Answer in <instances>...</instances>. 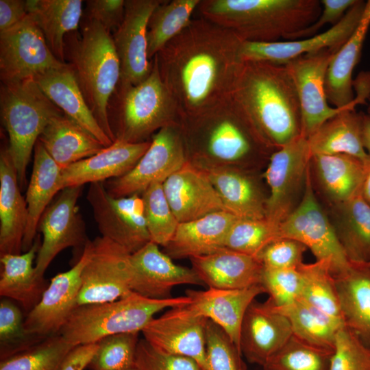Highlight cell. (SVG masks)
Returning <instances> with one entry per match:
<instances>
[{
	"label": "cell",
	"instance_id": "3957f363",
	"mask_svg": "<svg viewBox=\"0 0 370 370\" xmlns=\"http://www.w3.org/2000/svg\"><path fill=\"white\" fill-rule=\"evenodd\" d=\"M204 18L243 42H273L312 24L321 12L318 0H201Z\"/></svg>",
	"mask_w": 370,
	"mask_h": 370
},
{
	"label": "cell",
	"instance_id": "9a60e30c",
	"mask_svg": "<svg viewBox=\"0 0 370 370\" xmlns=\"http://www.w3.org/2000/svg\"><path fill=\"white\" fill-rule=\"evenodd\" d=\"M82 186H70L60 190L40 219L38 230L42 234V241L35 265L40 280L44 281L45 271L62 250L73 247L83 253L88 239L77 205Z\"/></svg>",
	"mask_w": 370,
	"mask_h": 370
},
{
	"label": "cell",
	"instance_id": "816d5d0a",
	"mask_svg": "<svg viewBox=\"0 0 370 370\" xmlns=\"http://www.w3.org/2000/svg\"><path fill=\"white\" fill-rule=\"evenodd\" d=\"M260 284L269 297L267 300L273 306H283L299 298L301 277L298 269L264 267Z\"/></svg>",
	"mask_w": 370,
	"mask_h": 370
},
{
	"label": "cell",
	"instance_id": "8fae6325",
	"mask_svg": "<svg viewBox=\"0 0 370 370\" xmlns=\"http://www.w3.org/2000/svg\"><path fill=\"white\" fill-rule=\"evenodd\" d=\"M186 162L180 124L167 125L152 136L149 147L129 172L103 184L114 197L139 195L153 183H164Z\"/></svg>",
	"mask_w": 370,
	"mask_h": 370
},
{
	"label": "cell",
	"instance_id": "cb8c5ba5",
	"mask_svg": "<svg viewBox=\"0 0 370 370\" xmlns=\"http://www.w3.org/2000/svg\"><path fill=\"white\" fill-rule=\"evenodd\" d=\"M151 141L129 143L116 139L97 153L77 161L61 172V188L103 182L129 172L148 149Z\"/></svg>",
	"mask_w": 370,
	"mask_h": 370
},
{
	"label": "cell",
	"instance_id": "30bf717a",
	"mask_svg": "<svg viewBox=\"0 0 370 370\" xmlns=\"http://www.w3.org/2000/svg\"><path fill=\"white\" fill-rule=\"evenodd\" d=\"M312 153L308 138L300 135L274 151L264 177L269 188L266 219L280 225L300 202Z\"/></svg>",
	"mask_w": 370,
	"mask_h": 370
},
{
	"label": "cell",
	"instance_id": "277c9868",
	"mask_svg": "<svg viewBox=\"0 0 370 370\" xmlns=\"http://www.w3.org/2000/svg\"><path fill=\"white\" fill-rule=\"evenodd\" d=\"M81 32L64 38L67 60L85 100L99 125L114 142L108 107L121 78V66L112 34L95 21L83 18Z\"/></svg>",
	"mask_w": 370,
	"mask_h": 370
},
{
	"label": "cell",
	"instance_id": "6125c7cd",
	"mask_svg": "<svg viewBox=\"0 0 370 370\" xmlns=\"http://www.w3.org/2000/svg\"><path fill=\"white\" fill-rule=\"evenodd\" d=\"M367 114H369L370 116V95H369V104H368V108H367Z\"/></svg>",
	"mask_w": 370,
	"mask_h": 370
},
{
	"label": "cell",
	"instance_id": "7402d4cb",
	"mask_svg": "<svg viewBox=\"0 0 370 370\" xmlns=\"http://www.w3.org/2000/svg\"><path fill=\"white\" fill-rule=\"evenodd\" d=\"M286 317L267 301L254 300L247 308L241 328L240 350L247 360L263 366L292 336Z\"/></svg>",
	"mask_w": 370,
	"mask_h": 370
},
{
	"label": "cell",
	"instance_id": "83f0119b",
	"mask_svg": "<svg viewBox=\"0 0 370 370\" xmlns=\"http://www.w3.org/2000/svg\"><path fill=\"white\" fill-rule=\"evenodd\" d=\"M28 218L17 172L3 147L0 153V256L20 254Z\"/></svg>",
	"mask_w": 370,
	"mask_h": 370
},
{
	"label": "cell",
	"instance_id": "74e56055",
	"mask_svg": "<svg viewBox=\"0 0 370 370\" xmlns=\"http://www.w3.org/2000/svg\"><path fill=\"white\" fill-rule=\"evenodd\" d=\"M40 245V237L37 235L31 248L23 254L0 256L1 296L18 301L29 310L39 301L45 290L44 281L37 278L34 267Z\"/></svg>",
	"mask_w": 370,
	"mask_h": 370
},
{
	"label": "cell",
	"instance_id": "c3c4849f",
	"mask_svg": "<svg viewBox=\"0 0 370 370\" xmlns=\"http://www.w3.org/2000/svg\"><path fill=\"white\" fill-rule=\"evenodd\" d=\"M206 367L204 370H246L239 349L214 322L206 325Z\"/></svg>",
	"mask_w": 370,
	"mask_h": 370
},
{
	"label": "cell",
	"instance_id": "5bb4252c",
	"mask_svg": "<svg viewBox=\"0 0 370 370\" xmlns=\"http://www.w3.org/2000/svg\"><path fill=\"white\" fill-rule=\"evenodd\" d=\"M66 64L54 56L29 14L12 27L0 32L1 83L34 79Z\"/></svg>",
	"mask_w": 370,
	"mask_h": 370
},
{
	"label": "cell",
	"instance_id": "11a10c76",
	"mask_svg": "<svg viewBox=\"0 0 370 370\" xmlns=\"http://www.w3.org/2000/svg\"><path fill=\"white\" fill-rule=\"evenodd\" d=\"M124 0H88L84 18L95 21L111 34L121 25L125 14Z\"/></svg>",
	"mask_w": 370,
	"mask_h": 370
},
{
	"label": "cell",
	"instance_id": "484cf974",
	"mask_svg": "<svg viewBox=\"0 0 370 370\" xmlns=\"http://www.w3.org/2000/svg\"><path fill=\"white\" fill-rule=\"evenodd\" d=\"M190 260L192 269L208 288L233 290L260 284L264 266L256 257L225 247Z\"/></svg>",
	"mask_w": 370,
	"mask_h": 370
},
{
	"label": "cell",
	"instance_id": "bcb514c9",
	"mask_svg": "<svg viewBox=\"0 0 370 370\" xmlns=\"http://www.w3.org/2000/svg\"><path fill=\"white\" fill-rule=\"evenodd\" d=\"M279 238V226L268 219H238L231 227L225 247L258 258L262 250Z\"/></svg>",
	"mask_w": 370,
	"mask_h": 370
},
{
	"label": "cell",
	"instance_id": "4316f807",
	"mask_svg": "<svg viewBox=\"0 0 370 370\" xmlns=\"http://www.w3.org/2000/svg\"><path fill=\"white\" fill-rule=\"evenodd\" d=\"M45 95L64 114L99 140L104 147L113 141L97 121L69 64L34 78Z\"/></svg>",
	"mask_w": 370,
	"mask_h": 370
},
{
	"label": "cell",
	"instance_id": "ee69618b",
	"mask_svg": "<svg viewBox=\"0 0 370 370\" xmlns=\"http://www.w3.org/2000/svg\"><path fill=\"white\" fill-rule=\"evenodd\" d=\"M333 351L312 345L293 334L262 368L264 370H330Z\"/></svg>",
	"mask_w": 370,
	"mask_h": 370
},
{
	"label": "cell",
	"instance_id": "52a82bcc",
	"mask_svg": "<svg viewBox=\"0 0 370 370\" xmlns=\"http://www.w3.org/2000/svg\"><path fill=\"white\" fill-rule=\"evenodd\" d=\"M0 114L8 135V150L16 168L21 189L35 145L54 117L63 114L34 79L1 83Z\"/></svg>",
	"mask_w": 370,
	"mask_h": 370
},
{
	"label": "cell",
	"instance_id": "ba28073f",
	"mask_svg": "<svg viewBox=\"0 0 370 370\" xmlns=\"http://www.w3.org/2000/svg\"><path fill=\"white\" fill-rule=\"evenodd\" d=\"M149 76L136 85L119 84L114 93L117 115L115 139L142 143L163 127L180 124L171 93L162 82L155 58Z\"/></svg>",
	"mask_w": 370,
	"mask_h": 370
},
{
	"label": "cell",
	"instance_id": "ac0fdd59",
	"mask_svg": "<svg viewBox=\"0 0 370 370\" xmlns=\"http://www.w3.org/2000/svg\"><path fill=\"white\" fill-rule=\"evenodd\" d=\"M189 304L169 308L151 319L141 333L143 338L158 350L189 358L204 370L208 319L198 315Z\"/></svg>",
	"mask_w": 370,
	"mask_h": 370
},
{
	"label": "cell",
	"instance_id": "e0dca14e",
	"mask_svg": "<svg viewBox=\"0 0 370 370\" xmlns=\"http://www.w3.org/2000/svg\"><path fill=\"white\" fill-rule=\"evenodd\" d=\"M92 252V241L68 271L57 274L44 291L39 301L29 310L24 326L27 334L38 342L58 334L74 309L81 288L82 271Z\"/></svg>",
	"mask_w": 370,
	"mask_h": 370
},
{
	"label": "cell",
	"instance_id": "91938a15",
	"mask_svg": "<svg viewBox=\"0 0 370 370\" xmlns=\"http://www.w3.org/2000/svg\"><path fill=\"white\" fill-rule=\"evenodd\" d=\"M362 140L364 149L370 158V116L364 113L362 119Z\"/></svg>",
	"mask_w": 370,
	"mask_h": 370
},
{
	"label": "cell",
	"instance_id": "9c48e42d",
	"mask_svg": "<svg viewBox=\"0 0 370 370\" xmlns=\"http://www.w3.org/2000/svg\"><path fill=\"white\" fill-rule=\"evenodd\" d=\"M297 241L310 249L316 260L330 263L333 275L349 269L348 260L328 214L314 193L311 162L302 198L291 214L279 225V238Z\"/></svg>",
	"mask_w": 370,
	"mask_h": 370
},
{
	"label": "cell",
	"instance_id": "8992f818",
	"mask_svg": "<svg viewBox=\"0 0 370 370\" xmlns=\"http://www.w3.org/2000/svg\"><path fill=\"white\" fill-rule=\"evenodd\" d=\"M190 303L187 295L154 299L132 291L113 301L77 306L59 334L77 346L113 334L140 333L159 312Z\"/></svg>",
	"mask_w": 370,
	"mask_h": 370
},
{
	"label": "cell",
	"instance_id": "ab89813d",
	"mask_svg": "<svg viewBox=\"0 0 370 370\" xmlns=\"http://www.w3.org/2000/svg\"><path fill=\"white\" fill-rule=\"evenodd\" d=\"M266 301L286 317L293 335L312 345L334 350L336 334L343 323L325 315L299 298L280 307Z\"/></svg>",
	"mask_w": 370,
	"mask_h": 370
},
{
	"label": "cell",
	"instance_id": "6f0895ef",
	"mask_svg": "<svg viewBox=\"0 0 370 370\" xmlns=\"http://www.w3.org/2000/svg\"><path fill=\"white\" fill-rule=\"evenodd\" d=\"M27 15L26 1L0 0V32L18 24Z\"/></svg>",
	"mask_w": 370,
	"mask_h": 370
},
{
	"label": "cell",
	"instance_id": "f6af8a7d",
	"mask_svg": "<svg viewBox=\"0 0 370 370\" xmlns=\"http://www.w3.org/2000/svg\"><path fill=\"white\" fill-rule=\"evenodd\" d=\"M142 199L150 241L166 247L180 223L166 197L163 183L156 182L151 184L143 193Z\"/></svg>",
	"mask_w": 370,
	"mask_h": 370
},
{
	"label": "cell",
	"instance_id": "e575fe53",
	"mask_svg": "<svg viewBox=\"0 0 370 370\" xmlns=\"http://www.w3.org/2000/svg\"><path fill=\"white\" fill-rule=\"evenodd\" d=\"M362 114L348 108L325 121L308 138L312 156L347 154L369 162L362 140Z\"/></svg>",
	"mask_w": 370,
	"mask_h": 370
},
{
	"label": "cell",
	"instance_id": "4dcf8cb0",
	"mask_svg": "<svg viewBox=\"0 0 370 370\" xmlns=\"http://www.w3.org/2000/svg\"><path fill=\"white\" fill-rule=\"evenodd\" d=\"M334 277L344 325L370 348V267L351 263Z\"/></svg>",
	"mask_w": 370,
	"mask_h": 370
},
{
	"label": "cell",
	"instance_id": "6da1fadb",
	"mask_svg": "<svg viewBox=\"0 0 370 370\" xmlns=\"http://www.w3.org/2000/svg\"><path fill=\"white\" fill-rule=\"evenodd\" d=\"M243 41L204 18H192L154 57L182 120L232 96L243 60Z\"/></svg>",
	"mask_w": 370,
	"mask_h": 370
},
{
	"label": "cell",
	"instance_id": "f546056e",
	"mask_svg": "<svg viewBox=\"0 0 370 370\" xmlns=\"http://www.w3.org/2000/svg\"><path fill=\"white\" fill-rule=\"evenodd\" d=\"M370 27V0L366 2L363 15L356 30L335 53L329 64L325 90L328 103L334 108L355 107L361 103L354 98L352 75L360 58L363 44Z\"/></svg>",
	"mask_w": 370,
	"mask_h": 370
},
{
	"label": "cell",
	"instance_id": "603a6c76",
	"mask_svg": "<svg viewBox=\"0 0 370 370\" xmlns=\"http://www.w3.org/2000/svg\"><path fill=\"white\" fill-rule=\"evenodd\" d=\"M166 197L179 223L225 210L206 172L186 162L163 183Z\"/></svg>",
	"mask_w": 370,
	"mask_h": 370
},
{
	"label": "cell",
	"instance_id": "f907efd6",
	"mask_svg": "<svg viewBox=\"0 0 370 370\" xmlns=\"http://www.w3.org/2000/svg\"><path fill=\"white\" fill-rule=\"evenodd\" d=\"M330 370H370V348L345 325L336 334Z\"/></svg>",
	"mask_w": 370,
	"mask_h": 370
},
{
	"label": "cell",
	"instance_id": "836d02e7",
	"mask_svg": "<svg viewBox=\"0 0 370 370\" xmlns=\"http://www.w3.org/2000/svg\"><path fill=\"white\" fill-rule=\"evenodd\" d=\"M337 238L351 263L370 262V205L358 195L331 205L329 217Z\"/></svg>",
	"mask_w": 370,
	"mask_h": 370
},
{
	"label": "cell",
	"instance_id": "d6a6232c",
	"mask_svg": "<svg viewBox=\"0 0 370 370\" xmlns=\"http://www.w3.org/2000/svg\"><path fill=\"white\" fill-rule=\"evenodd\" d=\"M62 169L48 154L39 140L34 149L32 175L25 201L28 218L23 241V251H28L36 238L38 222L53 197L61 188Z\"/></svg>",
	"mask_w": 370,
	"mask_h": 370
},
{
	"label": "cell",
	"instance_id": "7c38bea8",
	"mask_svg": "<svg viewBox=\"0 0 370 370\" xmlns=\"http://www.w3.org/2000/svg\"><path fill=\"white\" fill-rule=\"evenodd\" d=\"M130 256L107 238L92 241L91 255L82 273L77 306L113 301L131 293Z\"/></svg>",
	"mask_w": 370,
	"mask_h": 370
},
{
	"label": "cell",
	"instance_id": "d4e9b609",
	"mask_svg": "<svg viewBox=\"0 0 370 370\" xmlns=\"http://www.w3.org/2000/svg\"><path fill=\"white\" fill-rule=\"evenodd\" d=\"M265 293L261 284L241 289L188 290L190 308L219 326L240 350V332L245 314L260 294ZM241 351V350H240Z\"/></svg>",
	"mask_w": 370,
	"mask_h": 370
},
{
	"label": "cell",
	"instance_id": "7a4b0ae2",
	"mask_svg": "<svg viewBox=\"0 0 370 370\" xmlns=\"http://www.w3.org/2000/svg\"><path fill=\"white\" fill-rule=\"evenodd\" d=\"M234 93L275 149L301 135L299 99L285 65L244 61Z\"/></svg>",
	"mask_w": 370,
	"mask_h": 370
},
{
	"label": "cell",
	"instance_id": "7dc6e473",
	"mask_svg": "<svg viewBox=\"0 0 370 370\" xmlns=\"http://www.w3.org/2000/svg\"><path fill=\"white\" fill-rule=\"evenodd\" d=\"M138 332L108 336L97 342L88 366L90 370H123L134 366Z\"/></svg>",
	"mask_w": 370,
	"mask_h": 370
},
{
	"label": "cell",
	"instance_id": "4fadbf2b",
	"mask_svg": "<svg viewBox=\"0 0 370 370\" xmlns=\"http://www.w3.org/2000/svg\"><path fill=\"white\" fill-rule=\"evenodd\" d=\"M86 199L101 236L119 244L131 254L151 241L143 201L138 194L114 197L103 182H95L90 184Z\"/></svg>",
	"mask_w": 370,
	"mask_h": 370
},
{
	"label": "cell",
	"instance_id": "8d00e7d4",
	"mask_svg": "<svg viewBox=\"0 0 370 370\" xmlns=\"http://www.w3.org/2000/svg\"><path fill=\"white\" fill-rule=\"evenodd\" d=\"M38 140L62 170L106 147L64 114L49 121Z\"/></svg>",
	"mask_w": 370,
	"mask_h": 370
},
{
	"label": "cell",
	"instance_id": "9f6ffc18",
	"mask_svg": "<svg viewBox=\"0 0 370 370\" xmlns=\"http://www.w3.org/2000/svg\"><path fill=\"white\" fill-rule=\"evenodd\" d=\"M321 12L317 19L301 31L288 37V40L309 38L317 34V32L326 24L332 26L338 23L356 0H321Z\"/></svg>",
	"mask_w": 370,
	"mask_h": 370
},
{
	"label": "cell",
	"instance_id": "94428289",
	"mask_svg": "<svg viewBox=\"0 0 370 370\" xmlns=\"http://www.w3.org/2000/svg\"><path fill=\"white\" fill-rule=\"evenodd\" d=\"M361 195L370 205V164L368 166L365 178L362 184Z\"/></svg>",
	"mask_w": 370,
	"mask_h": 370
},
{
	"label": "cell",
	"instance_id": "f5cc1de1",
	"mask_svg": "<svg viewBox=\"0 0 370 370\" xmlns=\"http://www.w3.org/2000/svg\"><path fill=\"white\" fill-rule=\"evenodd\" d=\"M134 367L136 370H200L193 360L164 353L143 338L138 343Z\"/></svg>",
	"mask_w": 370,
	"mask_h": 370
},
{
	"label": "cell",
	"instance_id": "ffe728a7",
	"mask_svg": "<svg viewBox=\"0 0 370 370\" xmlns=\"http://www.w3.org/2000/svg\"><path fill=\"white\" fill-rule=\"evenodd\" d=\"M365 1L356 0L341 20L328 30L313 36L273 42H243V61H264L284 65L301 56L325 49H340L357 28L365 8Z\"/></svg>",
	"mask_w": 370,
	"mask_h": 370
},
{
	"label": "cell",
	"instance_id": "2e32d148",
	"mask_svg": "<svg viewBox=\"0 0 370 370\" xmlns=\"http://www.w3.org/2000/svg\"><path fill=\"white\" fill-rule=\"evenodd\" d=\"M339 49H325L297 57L284 64L294 82L300 106L301 135L312 136L328 120L341 111L329 105L325 78L332 57Z\"/></svg>",
	"mask_w": 370,
	"mask_h": 370
},
{
	"label": "cell",
	"instance_id": "1f68e13d",
	"mask_svg": "<svg viewBox=\"0 0 370 370\" xmlns=\"http://www.w3.org/2000/svg\"><path fill=\"white\" fill-rule=\"evenodd\" d=\"M369 162L347 154L312 155L311 167L330 204L361 195Z\"/></svg>",
	"mask_w": 370,
	"mask_h": 370
},
{
	"label": "cell",
	"instance_id": "44dd1931",
	"mask_svg": "<svg viewBox=\"0 0 370 370\" xmlns=\"http://www.w3.org/2000/svg\"><path fill=\"white\" fill-rule=\"evenodd\" d=\"M158 246L149 241L131 254L132 291L147 298L164 299L172 297L171 291L177 286H204L193 269L175 264Z\"/></svg>",
	"mask_w": 370,
	"mask_h": 370
},
{
	"label": "cell",
	"instance_id": "7bdbcfd3",
	"mask_svg": "<svg viewBox=\"0 0 370 370\" xmlns=\"http://www.w3.org/2000/svg\"><path fill=\"white\" fill-rule=\"evenodd\" d=\"M74 347L58 334L1 360L0 370H58Z\"/></svg>",
	"mask_w": 370,
	"mask_h": 370
},
{
	"label": "cell",
	"instance_id": "db71d44e",
	"mask_svg": "<svg viewBox=\"0 0 370 370\" xmlns=\"http://www.w3.org/2000/svg\"><path fill=\"white\" fill-rule=\"evenodd\" d=\"M307 249L297 241L280 238L268 245L258 259L266 268L297 269L304 262V254Z\"/></svg>",
	"mask_w": 370,
	"mask_h": 370
},
{
	"label": "cell",
	"instance_id": "be15d7a7",
	"mask_svg": "<svg viewBox=\"0 0 370 370\" xmlns=\"http://www.w3.org/2000/svg\"><path fill=\"white\" fill-rule=\"evenodd\" d=\"M123 370H136V369L133 366L130 368H128V369H123Z\"/></svg>",
	"mask_w": 370,
	"mask_h": 370
},
{
	"label": "cell",
	"instance_id": "5b68a950",
	"mask_svg": "<svg viewBox=\"0 0 370 370\" xmlns=\"http://www.w3.org/2000/svg\"><path fill=\"white\" fill-rule=\"evenodd\" d=\"M184 140L197 153L225 162L274 151L234 93L180 123Z\"/></svg>",
	"mask_w": 370,
	"mask_h": 370
},
{
	"label": "cell",
	"instance_id": "60d3db41",
	"mask_svg": "<svg viewBox=\"0 0 370 370\" xmlns=\"http://www.w3.org/2000/svg\"><path fill=\"white\" fill-rule=\"evenodd\" d=\"M201 0L162 1L151 14L147 25V54L149 60L191 21Z\"/></svg>",
	"mask_w": 370,
	"mask_h": 370
},
{
	"label": "cell",
	"instance_id": "e7e4bbea",
	"mask_svg": "<svg viewBox=\"0 0 370 370\" xmlns=\"http://www.w3.org/2000/svg\"><path fill=\"white\" fill-rule=\"evenodd\" d=\"M367 265L370 267V262Z\"/></svg>",
	"mask_w": 370,
	"mask_h": 370
},
{
	"label": "cell",
	"instance_id": "f35d334b",
	"mask_svg": "<svg viewBox=\"0 0 370 370\" xmlns=\"http://www.w3.org/2000/svg\"><path fill=\"white\" fill-rule=\"evenodd\" d=\"M219 193L226 211L241 219L266 218V200L253 180L238 171L204 170Z\"/></svg>",
	"mask_w": 370,
	"mask_h": 370
},
{
	"label": "cell",
	"instance_id": "f1b7e54d",
	"mask_svg": "<svg viewBox=\"0 0 370 370\" xmlns=\"http://www.w3.org/2000/svg\"><path fill=\"white\" fill-rule=\"evenodd\" d=\"M238 219L223 210L180 223L173 238L165 247L166 254L171 258H190L225 248L227 234Z\"/></svg>",
	"mask_w": 370,
	"mask_h": 370
},
{
	"label": "cell",
	"instance_id": "680465c9",
	"mask_svg": "<svg viewBox=\"0 0 370 370\" xmlns=\"http://www.w3.org/2000/svg\"><path fill=\"white\" fill-rule=\"evenodd\" d=\"M97 348V343L74 347L66 355L58 370H84L88 367Z\"/></svg>",
	"mask_w": 370,
	"mask_h": 370
},
{
	"label": "cell",
	"instance_id": "681fc988",
	"mask_svg": "<svg viewBox=\"0 0 370 370\" xmlns=\"http://www.w3.org/2000/svg\"><path fill=\"white\" fill-rule=\"evenodd\" d=\"M38 343L29 336L24 326L22 313L10 299L0 302L1 360L23 351Z\"/></svg>",
	"mask_w": 370,
	"mask_h": 370
},
{
	"label": "cell",
	"instance_id": "d590c367",
	"mask_svg": "<svg viewBox=\"0 0 370 370\" xmlns=\"http://www.w3.org/2000/svg\"><path fill=\"white\" fill-rule=\"evenodd\" d=\"M28 14L42 32L48 46L62 62L64 58V38L77 31L83 16L82 0H27Z\"/></svg>",
	"mask_w": 370,
	"mask_h": 370
},
{
	"label": "cell",
	"instance_id": "b9f144b4",
	"mask_svg": "<svg viewBox=\"0 0 370 370\" xmlns=\"http://www.w3.org/2000/svg\"><path fill=\"white\" fill-rule=\"evenodd\" d=\"M301 277L299 299L325 315L342 323L334 277L328 262H303L298 268Z\"/></svg>",
	"mask_w": 370,
	"mask_h": 370
},
{
	"label": "cell",
	"instance_id": "d6986e66",
	"mask_svg": "<svg viewBox=\"0 0 370 370\" xmlns=\"http://www.w3.org/2000/svg\"><path fill=\"white\" fill-rule=\"evenodd\" d=\"M163 0H126L123 19L112 34L121 66L120 85H136L152 69L147 54V25Z\"/></svg>",
	"mask_w": 370,
	"mask_h": 370
}]
</instances>
